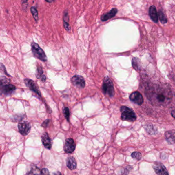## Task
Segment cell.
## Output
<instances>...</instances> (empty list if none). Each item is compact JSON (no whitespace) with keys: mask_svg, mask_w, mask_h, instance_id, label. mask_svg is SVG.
<instances>
[{"mask_svg":"<svg viewBox=\"0 0 175 175\" xmlns=\"http://www.w3.org/2000/svg\"><path fill=\"white\" fill-rule=\"evenodd\" d=\"M121 115V118L123 121H128L130 122H133L136 121L137 119L136 114L133 110L130 107L126 106H122L120 109Z\"/></svg>","mask_w":175,"mask_h":175,"instance_id":"cell-1","label":"cell"},{"mask_svg":"<svg viewBox=\"0 0 175 175\" xmlns=\"http://www.w3.org/2000/svg\"><path fill=\"white\" fill-rule=\"evenodd\" d=\"M102 90L103 93L106 96L109 97H113L114 95V85L112 81L109 77H105L103 79Z\"/></svg>","mask_w":175,"mask_h":175,"instance_id":"cell-2","label":"cell"},{"mask_svg":"<svg viewBox=\"0 0 175 175\" xmlns=\"http://www.w3.org/2000/svg\"><path fill=\"white\" fill-rule=\"evenodd\" d=\"M31 51L33 55L38 59L43 61H46L47 60L45 53L38 44L33 42L31 43Z\"/></svg>","mask_w":175,"mask_h":175,"instance_id":"cell-3","label":"cell"},{"mask_svg":"<svg viewBox=\"0 0 175 175\" xmlns=\"http://www.w3.org/2000/svg\"><path fill=\"white\" fill-rule=\"evenodd\" d=\"M153 169L157 175H169L165 166L161 162H155L153 164Z\"/></svg>","mask_w":175,"mask_h":175,"instance_id":"cell-4","label":"cell"},{"mask_svg":"<svg viewBox=\"0 0 175 175\" xmlns=\"http://www.w3.org/2000/svg\"><path fill=\"white\" fill-rule=\"evenodd\" d=\"M18 129L21 135L23 136H26L30 131V124L26 121L20 122L18 124Z\"/></svg>","mask_w":175,"mask_h":175,"instance_id":"cell-5","label":"cell"},{"mask_svg":"<svg viewBox=\"0 0 175 175\" xmlns=\"http://www.w3.org/2000/svg\"><path fill=\"white\" fill-rule=\"evenodd\" d=\"M16 89L15 85L11 84H6L0 88V95H8L12 94Z\"/></svg>","mask_w":175,"mask_h":175,"instance_id":"cell-6","label":"cell"},{"mask_svg":"<svg viewBox=\"0 0 175 175\" xmlns=\"http://www.w3.org/2000/svg\"><path fill=\"white\" fill-rule=\"evenodd\" d=\"M76 144L72 138H68L66 140L64 145V150L66 153L70 154L74 151Z\"/></svg>","mask_w":175,"mask_h":175,"instance_id":"cell-7","label":"cell"},{"mask_svg":"<svg viewBox=\"0 0 175 175\" xmlns=\"http://www.w3.org/2000/svg\"><path fill=\"white\" fill-rule=\"evenodd\" d=\"M24 83L30 90L35 93L39 96H41V93L39 89L34 81L30 79H24Z\"/></svg>","mask_w":175,"mask_h":175,"instance_id":"cell-8","label":"cell"},{"mask_svg":"<svg viewBox=\"0 0 175 175\" xmlns=\"http://www.w3.org/2000/svg\"><path fill=\"white\" fill-rule=\"evenodd\" d=\"M73 85L79 88H83L85 87V81L83 77L80 75H75L71 79Z\"/></svg>","mask_w":175,"mask_h":175,"instance_id":"cell-9","label":"cell"},{"mask_svg":"<svg viewBox=\"0 0 175 175\" xmlns=\"http://www.w3.org/2000/svg\"><path fill=\"white\" fill-rule=\"evenodd\" d=\"M130 100L138 105H141L143 103V98L142 95L138 91L132 93L130 96Z\"/></svg>","mask_w":175,"mask_h":175,"instance_id":"cell-10","label":"cell"},{"mask_svg":"<svg viewBox=\"0 0 175 175\" xmlns=\"http://www.w3.org/2000/svg\"><path fill=\"white\" fill-rule=\"evenodd\" d=\"M165 138L169 145H174L175 143V131L169 130L165 133Z\"/></svg>","mask_w":175,"mask_h":175,"instance_id":"cell-11","label":"cell"},{"mask_svg":"<svg viewBox=\"0 0 175 175\" xmlns=\"http://www.w3.org/2000/svg\"><path fill=\"white\" fill-rule=\"evenodd\" d=\"M42 141L44 147L47 149H51L52 141L47 133L45 132L42 136Z\"/></svg>","mask_w":175,"mask_h":175,"instance_id":"cell-12","label":"cell"},{"mask_svg":"<svg viewBox=\"0 0 175 175\" xmlns=\"http://www.w3.org/2000/svg\"><path fill=\"white\" fill-rule=\"evenodd\" d=\"M168 99L169 97L163 92L159 91L155 94L156 102L159 104H163Z\"/></svg>","mask_w":175,"mask_h":175,"instance_id":"cell-13","label":"cell"},{"mask_svg":"<svg viewBox=\"0 0 175 175\" xmlns=\"http://www.w3.org/2000/svg\"><path fill=\"white\" fill-rule=\"evenodd\" d=\"M117 11H118V10L115 8H113L109 12L103 14L101 17V20L103 22H105V21H107V20H109L111 18H113L117 13Z\"/></svg>","mask_w":175,"mask_h":175,"instance_id":"cell-14","label":"cell"},{"mask_svg":"<svg viewBox=\"0 0 175 175\" xmlns=\"http://www.w3.org/2000/svg\"><path fill=\"white\" fill-rule=\"evenodd\" d=\"M149 13L152 20L155 23L158 22V13L156 7L155 6H152L150 8Z\"/></svg>","mask_w":175,"mask_h":175,"instance_id":"cell-15","label":"cell"},{"mask_svg":"<svg viewBox=\"0 0 175 175\" xmlns=\"http://www.w3.org/2000/svg\"><path fill=\"white\" fill-rule=\"evenodd\" d=\"M67 166L71 170H74L76 168L77 162L74 158L69 157L67 158Z\"/></svg>","mask_w":175,"mask_h":175,"instance_id":"cell-16","label":"cell"},{"mask_svg":"<svg viewBox=\"0 0 175 175\" xmlns=\"http://www.w3.org/2000/svg\"><path fill=\"white\" fill-rule=\"evenodd\" d=\"M43 70L41 66H38L37 69V72H36V77L37 79H39L41 80L42 82H45L46 81V77L44 75H43Z\"/></svg>","mask_w":175,"mask_h":175,"instance_id":"cell-17","label":"cell"},{"mask_svg":"<svg viewBox=\"0 0 175 175\" xmlns=\"http://www.w3.org/2000/svg\"><path fill=\"white\" fill-rule=\"evenodd\" d=\"M26 175H41V171L37 166L32 165L28 171Z\"/></svg>","mask_w":175,"mask_h":175,"instance_id":"cell-18","label":"cell"},{"mask_svg":"<svg viewBox=\"0 0 175 175\" xmlns=\"http://www.w3.org/2000/svg\"><path fill=\"white\" fill-rule=\"evenodd\" d=\"M132 66L135 70L137 71L140 70V61L138 58L134 57L132 59Z\"/></svg>","mask_w":175,"mask_h":175,"instance_id":"cell-19","label":"cell"},{"mask_svg":"<svg viewBox=\"0 0 175 175\" xmlns=\"http://www.w3.org/2000/svg\"><path fill=\"white\" fill-rule=\"evenodd\" d=\"M158 17L159 18V20L160 22L162 24H166L167 23V19H166V16L164 14L163 11L161 10H159L158 12Z\"/></svg>","mask_w":175,"mask_h":175,"instance_id":"cell-20","label":"cell"},{"mask_svg":"<svg viewBox=\"0 0 175 175\" xmlns=\"http://www.w3.org/2000/svg\"><path fill=\"white\" fill-rule=\"evenodd\" d=\"M30 11L32 14L34 19L36 22H37L39 20V15H38L37 9H36L34 7H31L30 8Z\"/></svg>","mask_w":175,"mask_h":175,"instance_id":"cell-21","label":"cell"},{"mask_svg":"<svg viewBox=\"0 0 175 175\" xmlns=\"http://www.w3.org/2000/svg\"><path fill=\"white\" fill-rule=\"evenodd\" d=\"M24 117V115L23 114H17L12 117V121H20L23 120Z\"/></svg>","mask_w":175,"mask_h":175,"instance_id":"cell-22","label":"cell"},{"mask_svg":"<svg viewBox=\"0 0 175 175\" xmlns=\"http://www.w3.org/2000/svg\"><path fill=\"white\" fill-rule=\"evenodd\" d=\"M131 157L133 159H135L137 160H140L142 158V154L138 152H134L132 153Z\"/></svg>","mask_w":175,"mask_h":175,"instance_id":"cell-23","label":"cell"},{"mask_svg":"<svg viewBox=\"0 0 175 175\" xmlns=\"http://www.w3.org/2000/svg\"><path fill=\"white\" fill-rule=\"evenodd\" d=\"M10 83V81L5 76L0 77V88L2 85L8 84Z\"/></svg>","mask_w":175,"mask_h":175,"instance_id":"cell-24","label":"cell"},{"mask_svg":"<svg viewBox=\"0 0 175 175\" xmlns=\"http://www.w3.org/2000/svg\"><path fill=\"white\" fill-rule=\"evenodd\" d=\"M63 114L64 115V116L65 117L66 119L68 121H69V117H70V111L69 108L67 107H63Z\"/></svg>","mask_w":175,"mask_h":175,"instance_id":"cell-25","label":"cell"},{"mask_svg":"<svg viewBox=\"0 0 175 175\" xmlns=\"http://www.w3.org/2000/svg\"><path fill=\"white\" fill-rule=\"evenodd\" d=\"M146 130H147V132L148 133L151 134V135L156 134V133L157 132V130L153 128V127L152 125H151L150 126H147V129H146Z\"/></svg>","mask_w":175,"mask_h":175,"instance_id":"cell-26","label":"cell"},{"mask_svg":"<svg viewBox=\"0 0 175 175\" xmlns=\"http://www.w3.org/2000/svg\"><path fill=\"white\" fill-rule=\"evenodd\" d=\"M0 71H3V72L6 75L8 76H10V75L8 74L7 72H6V68L5 67V66H4V65H3L2 63H0Z\"/></svg>","mask_w":175,"mask_h":175,"instance_id":"cell-27","label":"cell"},{"mask_svg":"<svg viewBox=\"0 0 175 175\" xmlns=\"http://www.w3.org/2000/svg\"><path fill=\"white\" fill-rule=\"evenodd\" d=\"M63 26L66 29V30L68 31H70L71 30V27L68 22H63Z\"/></svg>","mask_w":175,"mask_h":175,"instance_id":"cell-28","label":"cell"},{"mask_svg":"<svg viewBox=\"0 0 175 175\" xmlns=\"http://www.w3.org/2000/svg\"><path fill=\"white\" fill-rule=\"evenodd\" d=\"M132 169V167L131 166H127V167L125 169V172L123 175H128V174L129 173L130 170Z\"/></svg>","mask_w":175,"mask_h":175,"instance_id":"cell-29","label":"cell"},{"mask_svg":"<svg viewBox=\"0 0 175 175\" xmlns=\"http://www.w3.org/2000/svg\"><path fill=\"white\" fill-rule=\"evenodd\" d=\"M41 175H50L48 169H42L41 171Z\"/></svg>","mask_w":175,"mask_h":175,"instance_id":"cell-30","label":"cell"},{"mask_svg":"<svg viewBox=\"0 0 175 175\" xmlns=\"http://www.w3.org/2000/svg\"><path fill=\"white\" fill-rule=\"evenodd\" d=\"M50 120L49 119H47L45 121H44V122L42 123V126L44 127H48L49 123H50Z\"/></svg>","mask_w":175,"mask_h":175,"instance_id":"cell-31","label":"cell"},{"mask_svg":"<svg viewBox=\"0 0 175 175\" xmlns=\"http://www.w3.org/2000/svg\"><path fill=\"white\" fill-rule=\"evenodd\" d=\"M171 115L172 116H173L174 118H175V110H173L172 112H171Z\"/></svg>","mask_w":175,"mask_h":175,"instance_id":"cell-32","label":"cell"},{"mask_svg":"<svg viewBox=\"0 0 175 175\" xmlns=\"http://www.w3.org/2000/svg\"><path fill=\"white\" fill-rule=\"evenodd\" d=\"M52 175H61V173H60L59 172H57L56 173H53Z\"/></svg>","mask_w":175,"mask_h":175,"instance_id":"cell-33","label":"cell"},{"mask_svg":"<svg viewBox=\"0 0 175 175\" xmlns=\"http://www.w3.org/2000/svg\"><path fill=\"white\" fill-rule=\"evenodd\" d=\"M28 0H22V4L23 5L25 4H27V3L28 2Z\"/></svg>","mask_w":175,"mask_h":175,"instance_id":"cell-34","label":"cell"},{"mask_svg":"<svg viewBox=\"0 0 175 175\" xmlns=\"http://www.w3.org/2000/svg\"><path fill=\"white\" fill-rule=\"evenodd\" d=\"M47 2L52 3L54 0H45Z\"/></svg>","mask_w":175,"mask_h":175,"instance_id":"cell-35","label":"cell"}]
</instances>
